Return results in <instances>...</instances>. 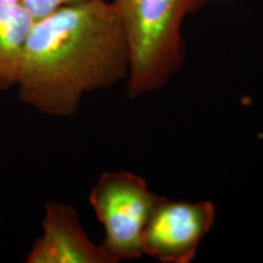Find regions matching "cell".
Returning <instances> with one entry per match:
<instances>
[{
    "mask_svg": "<svg viewBox=\"0 0 263 263\" xmlns=\"http://www.w3.org/2000/svg\"><path fill=\"white\" fill-rule=\"evenodd\" d=\"M129 55L112 0L64 6L34 20L16 90L48 117H70L85 95L126 81Z\"/></svg>",
    "mask_w": 263,
    "mask_h": 263,
    "instance_id": "cell-1",
    "label": "cell"
},
{
    "mask_svg": "<svg viewBox=\"0 0 263 263\" xmlns=\"http://www.w3.org/2000/svg\"><path fill=\"white\" fill-rule=\"evenodd\" d=\"M205 0H112L126 35V89L139 98L161 89L182 68L183 25Z\"/></svg>",
    "mask_w": 263,
    "mask_h": 263,
    "instance_id": "cell-2",
    "label": "cell"
},
{
    "mask_svg": "<svg viewBox=\"0 0 263 263\" xmlns=\"http://www.w3.org/2000/svg\"><path fill=\"white\" fill-rule=\"evenodd\" d=\"M159 199L136 173L108 171L99 177L89 203L105 232L101 245L117 262L144 256V230Z\"/></svg>",
    "mask_w": 263,
    "mask_h": 263,
    "instance_id": "cell-3",
    "label": "cell"
},
{
    "mask_svg": "<svg viewBox=\"0 0 263 263\" xmlns=\"http://www.w3.org/2000/svg\"><path fill=\"white\" fill-rule=\"evenodd\" d=\"M216 219L217 210L211 201L160 196L144 230L143 254L160 263L193 262Z\"/></svg>",
    "mask_w": 263,
    "mask_h": 263,
    "instance_id": "cell-4",
    "label": "cell"
},
{
    "mask_svg": "<svg viewBox=\"0 0 263 263\" xmlns=\"http://www.w3.org/2000/svg\"><path fill=\"white\" fill-rule=\"evenodd\" d=\"M42 235L27 255V263H118L101 244L91 241L74 207L45 205Z\"/></svg>",
    "mask_w": 263,
    "mask_h": 263,
    "instance_id": "cell-5",
    "label": "cell"
},
{
    "mask_svg": "<svg viewBox=\"0 0 263 263\" xmlns=\"http://www.w3.org/2000/svg\"><path fill=\"white\" fill-rule=\"evenodd\" d=\"M34 18L22 4L0 3V93L17 84L26 41Z\"/></svg>",
    "mask_w": 263,
    "mask_h": 263,
    "instance_id": "cell-6",
    "label": "cell"
},
{
    "mask_svg": "<svg viewBox=\"0 0 263 263\" xmlns=\"http://www.w3.org/2000/svg\"><path fill=\"white\" fill-rule=\"evenodd\" d=\"M85 2H93V0H21V4L32 15L33 18L38 20L64 6Z\"/></svg>",
    "mask_w": 263,
    "mask_h": 263,
    "instance_id": "cell-7",
    "label": "cell"
},
{
    "mask_svg": "<svg viewBox=\"0 0 263 263\" xmlns=\"http://www.w3.org/2000/svg\"><path fill=\"white\" fill-rule=\"evenodd\" d=\"M0 3H5V4H21V0H0Z\"/></svg>",
    "mask_w": 263,
    "mask_h": 263,
    "instance_id": "cell-8",
    "label": "cell"
}]
</instances>
